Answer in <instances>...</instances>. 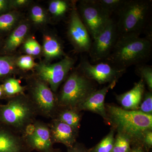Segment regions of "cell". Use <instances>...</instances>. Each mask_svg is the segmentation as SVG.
Wrapping results in <instances>:
<instances>
[{"label":"cell","mask_w":152,"mask_h":152,"mask_svg":"<svg viewBox=\"0 0 152 152\" xmlns=\"http://www.w3.org/2000/svg\"><path fill=\"white\" fill-rule=\"evenodd\" d=\"M152 1L126 0L117 12L118 36L142 34L152 39Z\"/></svg>","instance_id":"6da1fadb"},{"label":"cell","mask_w":152,"mask_h":152,"mask_svg":"<svg viewBox=\"0 0 152 152\" xmlns=\"http://www.w3.org/2000/svg\"><path fill=\"white\" fill-rule=\"evenodd\" d=\"M152 39L136 35L118 36L115 45L105 62L122 69L145 64L151 59Z\"/></svg>","instance_id":"7a4b0ae2"},{"label":"cell","mask_w":152,"mask_h":152,"mask_svg":"<svg viewBox=\"0 0 152 152\" xmlns=\"http://www.w3.org/2000/svg\"><path fill=\"white\" fill-rule=\"evenodd\" d=\"M0 104V123L23 134L28 126L37 120L38 114L26 94L15 96Z\"/></svg>","instance_id":"3957f363"},{"label":"cell","mask_w":152,"mask_h":152,"mask_svg":"<svg viewBox=\"0 0 152 152\" xmlns=\"http://www.w3.org/2000/svg\"><path fill=\"white\" fill-rule=\"evenodd\" d=\"M64 82L59 92L56 94L58 109H77L96 91L91 80L86 77L77 69L71 72Z\"/></svg>","instance_id":"277c9868"},{"label":"cell","mask_w":152,"mask_h":152,"mask_svg":"<svg viewBox=\"0 0 152 152\" xmlns=\"http://www.w3.org/2000/svg\"><path fill=\"white\" fill-rule=\"evenodd\" d=\"M26 94L38 115L53 119L58 110L56 96L48 85L33 73L25 74Z\"/></svg>","instance_id":"5b68a950"},{"label":"cell","mask_w":152,"mask_h":152,"mask_svg":"<svg viewBox=\"0 0 152 152\" xmlns=\"http://www.w3.org/2000/svg\"><path fill=\"white\" fill-rule=\"evenodd\" d=\"M108 111L121 133L128 137H141L152 129V115L139 110H127L115 106L109 107Z\"/></svg>","instance_id":"8992f818"},{"label":"cell","mask_w":152,"mask_h":152,"mask_svg":"<svg viewBox=\"0 0 152 152\" xmlns=\"http://www.w3.org/2000/svg\"><path fill=\"white\" fill-rule=\"evenodd\" d=\"M75 62L73 58L68 56L54 64L40 61L37 63L33 74L47 83L56 94L62 83L65 80L72 69Z\"/></svg>","instance_id":"52a82bcc"},{"label":"cell","mask_w":152,"mask_h":152,"mask_svg":"<svg viewBox=\"0 0 152 152\" xmlns=\"http://www.w3.org/2000/svg\"><path fill=\"white\" fill-rule=\"evenodd\" d=\"M78 1L76 3L78 13L93 40L111 20V15L101 7L97 0Z\"/></svg>","instance_id":"ba28073f"},{"label":"cell","mask_w":152,"mask_h":152,"mask_svg":"<svg viewBox=\"0 0 152 152\" xmlns=\"http://www.w3.org/2000/svg\"><path fill=\"white\" fill-rule=\"evenodd\" d=\"M118 38L115 22L112 19L92 41L89 54L94 62L104 61L114 48Z\"/></svg>","instance_id":"9c48e42d"},{"label":"cell","mask_w":152,"mask_h":152,"mask_svg":"<svg viewBox=\"0 0 152 152\" xmlns=\"http://www.w3.org/2000/svg\"><path fill=\"white\" fill-rule=\"evenodd\" d=\"M76 3L77 1H73L70 12L67 37L76 52L79 53H88L92 40L79 16Z\"/></svg>","instance_id":"30bf717a"},{"label":"cell","mask_w":152,"mask_h":152,"mask_svg":"<svg viewBox=\"0 0 152 152\" xmlns=\"http://www.w3.org/2000/svg\"><path fill=\"white\" fill-rule=\"evenodd\" d=\"M77 69L87 78L99 84L117 81L126 70L119 69L107 62L92 64L86 59L81 60Z\"/></svg>","instance_id":"8fae6325"},{"label":"cell","mask_w":152,"mask_h":152,"mask_svg":"<svg viewBox=\"0 0 152 152\" xmlns=\"http://www.w3.org/2000/svg\"><path fill=\"white\" fill-rule=\"evenodd\" d=\"M36 129L34 133L24 137L27 145L31 151L51 152L53 150V143L51 137L50 132L48 124L37 120Z\"/></svg>","instance_id":"7c38bea8"},{"label":"cell","mask_w":152,"mask_h":152,"mask_svg":"<svg viewBox=\"0 0 152 152\" xmlns=\"http://www.w3.org/2000/svg\"><path fill=\"white\" fill-rule=\"evenodd\" d=\"M31 152L21 134L0 123V152Z\"/></svg>","instance_id":"4fadbf2b"},{"label":"cell","mask_w":152,"mask_h":152,"mask_svg":"<svg viewBox=\"0 0 152 152\" xmlns=\"http://www.w3.org/2000/svg\"><path fill=\"white\" fill-rule=\"evenodd\" d=\"M31 28V26L27 19H22L8 34L1 49V53L3 55H15V52L30 35Z\"/></svg>","instance_id":"5bb4252c"},{"label":"cell","mask_w":152,"mask_h":152,"mask_svg":"<svg viewBox=\"0 0 152 152\" xmlns=\"http://www.w3.org/2000/svg\"><path fill=\"white\" fill-rule=\"evenodd\" d=\"M48 124L53 143L62 144L68 148L75 144L77 129L55 119H52Z\"/></svg>","instance_id":"9a60e30c"},{"label":"cell","mask_w":152,"mask_h":152,"mask_svg":"<svg viewBox=\"0 0 152 152\" xmlns=\"http://www.w3.org/2000/svg\"><path fill=\"white\" fill-rule=\"evenodd\" d=\"M42 47V56L44 57L43 61L45 62L50 63L54 60L66 56L61 40L54 33L44 32Z\"/></svg>","instance_id":"2e32d148"},{"label":"cell","mask_w":152,"mask_h":152,"mask_svg":"<svg viewBox=\"0 0 152 152\" xmlns=\"http://www.w3.org/2000/svg\"><path fill=\"white\" fill-rule=\"evenodd\" d=\"M117 81H115L101 89L95 91L78 107L77 110L90 111L107 118L104 106L105 98L109 90L113 89Z\"/></svg>","instance_id":"e0dca14e"},{"label":"cell","mask_w":152,"mask_h":152,"mask_svg":"<svg viewBox=\"0 0 152 152\" xmlns=\"http://www.w3.org/2000/svg\"><path fill=\"white\" fill-rule=\"evenodd\" d=\"M145 83L141 79L129 91L117 96V99L125 110L138 109L145 91Z\"/></svg>","instance_id":"ac0fdd59"},{"label":"cell","mask_w":152,"mask_h":152,"mask_svg":"<svg viewBox=\"0 0 152 152\" xmlns=\"http://www.w3.org/2000/svg\"><path fill=\"white\" fill-rule=\"evenodd\" d=\"M28 8L27 19L31 26L38 29L45 28L51 22L48 12L42 6L33 3Z\"/></svg>","instance_id":"d6986e66"},{"label":"cell","mask_w":152,"mask_h":152,"mask_svg":"<svg viewBox=\"0 0 152 152\" xmlns=\"http://www.w3.org/2000/svg\"><path fill=\"white\" fill-rule=\"evenodd\" d=\"M18 55H2L0 56V81H3L9 77L16 75H20L23 77L25 75L22 73L16 64V60Z\"/></svg>","instance_id":"ffe728a7"},{"label":"cell","mask_w":152,"mask_h":152,"mask_svg":"<svg viewBox=\"0 0 152 152\" xmlns=\"http://www.w3.org/2000/svg\"><path fill=\"white\" fill-rule=\"evenodd\" d=\"M73 1L52 0L49 2L48 12L52 18L57 21L62 20L70 12Z\"/></svg>","instance_id":"44dd1931"},{"label":"cell","mask_w":152,"mask_h":152,"mask_svg":"<svg viewBox=\"0 0 152 152\" xmlns=\"http://www.w3.org/2000/svg\"><path fill=\"white\" fill-rule=\"evenodd\" d=\"M23 15L20 11H12L0 15V34L10 32L18 24Z\"/></svg>","instance_id":"7402d4cb"},{"label":"cell","mask_w":152,"mask_h":152,"mask_svg":"<svg viewBox=\"0 0 152 152\" xmlns=\"http://www.w3.org/2000/svg\"><path fill=\"white\" fill-rule=\"evenodd\" d=\"M1 86L5 100L17 95L25 94L26 91V86H22L20 80L14 77L5 79Z\"/></svg>","instance_id":"603a6c76"},{"label":"cell","mask_w":152,"mask_h":152,"mask_svg":"<svg viewBox=\"0 0 152 152\" xmlns=\"http://www.w3.org/2000/svg\"><path fill=\"white\" fill-rule=\"evenodd\" d=\"M77 110L76 109H58L53 119L77 129L80 121Z\"/></svg>","instance_id":"cb8c5ba5"},{"label":"cell","mask_w":152,"mask_h":152,"mask_svg":"<svg viewBox=\"0 0 152 152\" xmlns=\"http://www.w3.org/2000/svg\"><path fill=\"white\" fill-rule=\"evenodd\" d=\"M21 47L22 52L25 55L31 56L34 58L42 56V45L31 35L26 39Z\"/></svg>","instance_id":"d4e9b609"},{"label":"cell","mask_w":152,"mask_h":152,"mask_svg":"<svg viewBox=\"0 0 152 152\" xmlns=\"http://www.w3.org/2000/svg\"><path fill=\"white\" fill-rule=\"evenodd\" d=\"M35 59L29 55H18L16 60L17 68L24 75L28 71L34 70L37 64V63L35 61Z\"/></svg>","instance_id":"484cf974"},{"label":"cell","mask_w":152,"mask_h":152,"mask_svg":"<svg viewBox=\"0 0 152 152\" xmlns=\"http://www.w3.org/2000/svg\"><path fill=\"white\" fill-rule=\"evenodd\" d=\"M126 0H97L98 3L104 10L112 15L117 13L121 8Z\"/></svg>","instance_id":"4316f807"},{"label":"cell","mask_w":152,"mask_h":152,"mask_svg":"<svg viewBox=\"0 0 152 152\" xmlns=\"http://www.w3.org/2000/svg\"><path fill=\"white\" fill-rule=\"evenodd\" d=\"M136 72L142 77L144 83L146 84L149 89L152 90V68L146 64L136 66Z\"/></svg>","instance_id":"83f0119b"},{"label":"cell","mask_w":152,"mask_h":152,"mask_svg":"<svg viewBox=\"0 0 152 152\" xmlns=\"http://www.w3.org/2000/svg\"><path fill=\"white\" fill-rule=\"evenodd\" d=\"M115 139L113 131H111L93 149L91 152H112Z\"/></svg>","instance_id":"f1b7e54d"},{"label":"cell","mask_w":152,"mask_h":152,"mask_svg":"<svg viewBox=\"0 0 152 152\" xmlns=\"http://www.w3.org/2000/svg\"><path fill=\"white\" fill-rule=\"evenodd\" d=\"M130 143L129 137L120 133L115 140L112 152H130Z\"/></svg>","instance_id":"f546056e"},{"label":"cell","mask_w":152,"mask_h":152,"mask_svg":"<svg viewBox=\"0 0 152 152\" xmlns=\"http://www.w3.org/2000/svg\"><path fill=\"white\" fill-rule=\"evenodd\" d=\"M139 108V111L144 113L152 115V95L151 91L147 93L145 95L143 102L141 104Z\"/></svg>","instance_id":"4dcf8cb0"},{"label":"cell","mask_w":152,"mask_h":152,"mask_svg":"<svg viewBox=\"0 0 152 152\" xmlns=\"http://www.w3.org/2000/svg\"><path fill=\"white\" fill-rule=\"evenodd\" d=\"M33 3L31 0H10L11 11H19L21 9L29 7Z\"/></svg>","instance_id":"1f68e13d"},{"label":"cell","mask_w":152,"mask_h":152,"mask_svg":"<svg viewBox=\"0 0 152 152\" xmlns=\"http://www.w3.org/2000/svg\"><path fill=\"white\" fill-rule=\"evenodd\" d=\"M11 11L10 0H0V15Z\"/></svg>","instance_id":"d6a6232c"},{"label":"cell","mask_w":152,"mask_h":152,"mask_svg":"<svg viewBox=\"0 0 152 152\" xmlns=\"http://www.w3.org/2000/svg\"><path fill=\"white\" fill-rule=\"evenodd\" d=\"M144 142L149 148L152 145V132L151 131H148L144 135Z\"/></svg>","instance_id":"836d02e7"},{"label":"cell","mask_w":152,"mask_h":152,"mask_svg":"<svg viewBox=\"0 0 152 152\" xmlns=\"http://www.w3.org/2000/svg\"><path fill=\"white\" fill-rule=\"evenodd\" d=\"M67 152H87L85 150L78 146L76 145L75 144L72 148H68Z\"/></svg>","instance_id":"e575fe53"},{"label":"cell","mask_w":152,"mask_h":152,"mask_svg":"<svg viewBox=\"0 0 152 152\" xmlns=\"http://www.w3.org/2000/svg\"><path fill=\"white\" fill-rule=\"evenodd\" d=\"M2 99H4V93H3L1 86V85H0V100Z\"/></svg>","instance_id":"d590c367"},{"label":"cell","mask_w":152,"mask_h":152,"mask_svg":"<svg viewBox=\"0 0 152 152\" xmlns=\"http://www.w3.org/2000/svg\"><path fill=\"white\" fill-rule=\"evenodd\" d=\"M130 152H144L141 150L140 149H135L133 150V151H131Z\"/></svg>","instance_id":"8d00e7d4"},{"label":"cell","mask_w":152,"mask_h":152,"mask_svg":"<svg viewBox=\"0 0 152 152\" xmlns=\"http://www.w3.org/2000/svg\"><path fill=\"white\" fill-rule=\"evenodd\" d=\"M3 43V42H2V41L1 39V38H0V50L2 46Z\"/></svg>","instance_id":"74e56055"},{"label":"cell","mask_w":152,"mask_h":152,"mask_svg":"<svg viewBox=\"0 0 152 152\" xmlns=\"http://www.w3.org/2000/svg\"><path fill=\"white\" fill-rule=\"evenodd\" d=\"M51 152H60V151L59 150L55 149H53V150Z\"/></svg>","instance_id":"f35d334b"}]
</instances>
